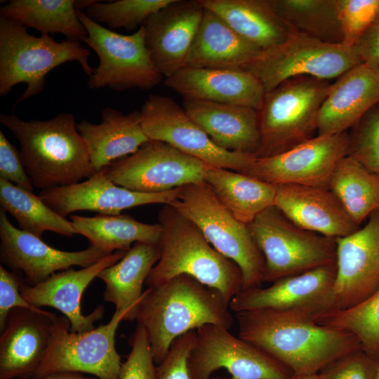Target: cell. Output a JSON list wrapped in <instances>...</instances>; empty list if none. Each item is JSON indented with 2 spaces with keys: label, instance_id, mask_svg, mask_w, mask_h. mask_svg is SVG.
<instances>
[{
  "label": "cell",
  "instance_id": "1",
  "mask_svg": "<svg viewBox=\"0 0 379 379\" xmlns=\"http://www.w3.org/2000/svg\"><path fill=\"white\" fill-rule=\"evenodd\" d=\"M239 337L288 368L293 375L318 373L326 366L361 348L349 332L300 315L270 310L236 313Z\"/></svg>",
  "mask_w": 379,
  "mask_h": 379
},
{
  "label": "cell",
  "instance_id": "2",
  "mask_svg": "<svg viewBox=\"0 0 379 379\" xmlns=\"http://www.w3.org/2000/svg\"><path fill=\"white\" fill-rule=\"evenodd\" d=\"M229 309L218 291L181 274L144 291L135 320L146 330L158 365L180 335L209 324L230 328L233 317Z\"/></svg>",
  "mask_w": 379,
  "mask_h": 379
},
{
  "label": "cell",
  "instance_id": "3",
  "mask_svg": "<svg viewBox=\"0 0 379 379\" xmlns=\"http://www.w3.org/2000/svg\"><path fill=\"white\" fill-rule=\"evenodd\" d=\"M0 122L18 140L34 187L44 190L72 185L95 173L72 114L61 112L48 120L28 121L1 114Z\"/></svg>",
  "mask_w": 379,
  "mask_h": 379
},
{
  "label": "cell",
  "instance_id": "4",
  "mask_svg": "<svg viewBox=\"0 0 379 379\" xmlns=\"http://www.w3.org/2000/svg\"><path fill=\"white\" fill-rule=\"evenodd\" d=\"M158 219L162 228L158 242L160 258L145 284L152 287L185 274L218 291L230 304L243 289L239 266L218 251L197 226L171 205H164Z\"/></svg>",
  "mask_w": 379,
  "mask_h": 379
},
{
  "label": "cell",
  "instance_id": "5",
  "mask_svg": "<svg viewBox=\"0 0 379 379\" xmlns=\"http://www.w3.org/2000/svg\"><path fill=\"white\" fill-rule=\"evenodd\" d=\"M90 50L72 39L56 41L49 34L36 36L15 21L0 15V95L18 84L27 88L15 105L44 91L46 76L63 63L77 61L90 77L94 69Z\"/></svg>",
  "mask_w": 379,
  "mask_h": 379
},
{
  "label": "cell",
  "instance_id": "6",
  "mask_svg": "<svg viewBox=\"0 0 379 379\" xmlns=\"http://www.w3.org/2000/svg\"><path fill=\"white\" fill-rule=\"evenodd\" d=\"M331 84L327 80L300 76L266 92L258 111V157L281 153L314 138L318 114Z\"/></svg>",
  "mask_w": 379,
  "mask_h": 379
},
{
  "label": "cell",
  "instance_id": "7",
  "mask_svg": "<svg viewBox=\"0 0 379 379\" xmlns=\"http://www.w3.org/2000/svg\"><path fill=\"white\" fill-rule=\"evenodd\" d=\"M170 205L194 223L218 251L239 266L243 289L261 286L265 260L247 225L230 212L204 180L180 187L178 196Z\"/></svg>",
  "mask_w": 379,
  "mask_h": 379
},
{
  "label": "cell",
  "instance_id": "8",
  "mask_svg": "<svg viewBox=\"0 0 379 379\" xmlns=\"http://www.w3.org/2000/svg\"><path fill=\"white\" fill-rule=\"evenodd\" d=\"M265 260L264 281L335 263L336 241L305 230L272 206L247 225Z\"/></svg>",
  "mask_w": 379,
  "mask_h": 379
},
{
  "label": "cell",
  "instance_id": "9",
  "mask_svg": "<svg viewBox=\"0 0 379 379\" xmlns=\"http://www.w3.org/2000/svg\"><path fill=\"white\" fill-rule=\"evenodd\" d=\"M133 308L115 311L110 321L91 331L75 333L65 316H58L49 347L33 379L62 372L85 373L98 379H118L121 357L115 347L119 324L133 321Z\"/></svg>",
  "mask_w": 379,
  "mask_h": 379
},
{
  "label": "cell",
  "instance_id": "10",
  "mask_svg": "<svg viewBox=\"0 0 379 379\" xmlns=\"http://www.w3.org/2000/svg\"><path fill=\"white\" fill-rule=\"evenodd\" d=\"M363 63L355 46L329 44L297 32L281 44L262 52L243 69L254 75L265 93L291 78H338Z\"/></svg>",
  "mask_w": 379,
  "mask_h": 379
},
{
  "label": "cell",
  "instance_id": "11",
  "mask_svg": "<svg viewBox=\"0 0 379 379\" xmlns=\"http://www.w3.org/2000/svg\"><path fill=\"white\" fill-rule=\"evenodd\" d=\"M77 15L87 33L84 42L99 58L88 81L89 88L148 90L162 81L145 45L144 25L133 34L125 35L94 22L84 11H77Z\"/></svg>",
  "mask_w": 379,
  "mask_h": 379
},
{
  "label": "cell",
  "instance_id": "12",
  "mask_svg": "<svg viewBox=\"0 0 379 379\" xmlns=\"http://www.w3.org/2000/svg\"><path fill=\"white\" fill-rule=\"evenodd\" d=\"M220 368L232 379H291L293 372L253 344L232 335L229 328L206 324L196 330L187 358L190 379H211Z\"/></svg>",
  "mask_w": 379,
  "mask_h": 379
},
{
  "label": "cell",
  "instance_id": "13",
  "mask_svg": "<svg viewBox=\"0 0 379 379\" xmlns=\"http://www.w3.org/2000/svg\"><path fill=\"white\" fill-rule=\"evenodd\" d=\"M140 114L142 130L149 140L166 142L208 166L244 173L256 157L218 146L169 97L149 95Z\"/></svg>",
  "mask_w": 379,
  "mask_h": 379
},
{
  "label": "cell",
  "instance_id": "14",
  "mask_svg": "<svg viewBox=\"0 0 379 379\" xmlns=\"http://www.w3.org/2000/svg\"><path fill=\"white\" fill-rule=\"evenodd\" d=\"M202 161L173 146L149 140L134 153L102 169L116 185L142 193H160L204 181Z\"/></svg>",
  "mask_w": 379,
  "mask_h": 379
},
{
  "label": "cell",
  "instance_id": "15",
  "mask_svg": "<svg viewBox=\"0 0 379 379\" xmlns=\"http://www.w3.org/2000/svg\"><path fill=\"white\" fill-rule=\"evenodd\" d=\"M335 275L334 263L280 279L266 288L242 289L232 298L229 307L236 313L270 310L300 315L317 322L336 310Z\"/></svg>",
  "mask_w": 379,
  "mask_h": 379
},
{
  "label": "cell",
  "instance_id": "16",
  "mask_svg": "<svg viewBox=\"0 0 379 379\" xmlns=\"http://www.w3.org/2000/svg\"><path fill=\"white\" fill-rule=\"evenodd\" d=\"M348 152L347 132L318 135L281 153L255 157L244 174L274 185L327 187L337 163Z\"/></svg>",
  "mask_w": 379,
  "mask_h": 379
},
{
  "label": "cell",
  "instance_id": "17",
  "mask_svg": "<svg viewBox=\"0 0 379 379\" xmlns=\"http://www.w3.org/2000/svg\"><path fill=\"white\" fill-rule=\"evenodd\" d=\"M0 260L20 272L31 286L74 266L86 267L112 253L91 245L78 251L56 249L41 238L14 227L6 212L0 209Z\"/></svg>",
  "mask_w": 379,
  "mask_h": 379
},
{
  "label": "cell",
  "instance_id": "18",
  "mask_svg": "<svg viewBox=\"0 0 379 379\" xmlns=\"http://www.w3.org/2000/svg\"><path fill=\"white\" fill-rule=\"evenodd\" d=\"M336 241V310L354 307L379 288V210L362 228Z\"/></svg>",
  "mask_w": 379,
  "mask_h": 379
},
{
  "label": "cell",
  "instance_id": "19",
  "mask_svg": "<svg viewBox=\"0 0 379 379\" xmlns=\"http://www.w3.org/2000/svg\"><path fill=\"white\" fill-rule=\"evenodd\" d=\"M180 187L160 193H142L114 183L104 171L95 173L78 183L41 190L39 197L63 218L79 211H90L102 215H119L121 211L139 206L170 204L179 194Z\"/></svg>",
  "mask_w": 379,
  "mask_h": 379
},
{
  "label": "cell",
  "instance_id": "20",
  "mask_svg": "<svg viewBox=\"0 0 379 379\" xmlns=\"http://www.w3.org/2000/svg\"><path fill=\"white\" fill-rule=\"evenodd\" d=\"M204 11L199 0H173L145 22L147 49L166 79L185 67Z\"/></svg>",
  "mask_w": 379,
  "mask_h": 379
},
{
  "label": "cell",
  "instance_id": "21",
  "mask_svg": "<svg viewBox=\"0 0 379 379\" xmlns=\"http://www.w3.org/2000/svg\"><path fill=\"white\" fill-rule=\"evenodd\" d=\"M126 252L116 251L88 267L58 272L34 286L27 284L23 278L21 294L37 307L48 306L59 310L69 320L72 332L91 331L95 328V322L102 317L105 307L99 305L91 313L84 314L81 308L82 295L102 270L118 262Z\"/></svg>",
  "mask_w": 379,
  "mask_h": 379
},
{
  "label": "cell",
  "instance_id": "22",
  "mask_svg": "<svg viewBox=\"0 0 379 379\" xmlns=\"http://www.w3.org/2000/svg\"><path fill=\"white\" fill-rule=\"evenodd\" d=\"M58 315L14 308L0 335V379H33L51 343Z\"/></svg>",
  "mask_w": 379,
  "mask_h": 379
},
{
  "label": "cell",
  "instance_id": "23",
  "mask_svg": "<svg viewBox=\"0 0 379 379\" xmlns=\"http://www.w3.org/2000/svg\"><path fill=\"white\" fill-rule=\"evenodd\" d=\"M274 206L298 227L328 238L344 237L359 228L327 187L276 185Z\"/></svg>",
  "mask_w": 379,
  "mask_h": 379
},
{
  "label": "cell",
  "instance_id": "24",
  "mask_svg": "<svg viewBox=\"0 0 379 379\" xmlns=\"http://www.w3.org/2000/svg\"><path fill=\"white\" fill-rule=\"evenodd\" d=\"M165 85L184 99L242 105L260 110L265 89L244 69L184 67Z\"/></svg>",
  "mask_w": 379,
  "mask_h": 379
},
{
  "label": "cell",
  "instance_id": "25",
  "mask_svg": "<svg viewBox=\"0 0 379 379\" xmlns=\"http://www.w3.org/2000/svg\"><path fill=\"white\" fill-rule=\"evenodd\" d=\"M378 102L379 74L364 62L351 68L331 84L318 114V135L346 132Z\"/></svg>",
  "mask_w": 379,
  "mask_h": 379
},
{
  "label": "cell",
  "instance_id": "26",
  "mask_svg": "<svg viewBox=\"0 0 379 379\" xmlns=\"http://www.w3.org/2000/svg\"><path fill=\"white\" fill-rule=\"evenodd\" d=\"M182 107L220 147L258 157L260 149L258 110L188 99H184Z\"/></svg>",
  "mask_w": 379,
  "mask_h": 379
},
{
  "label": "cell",
  "instance_id": "27",
  "mask_svg": "<svg viewBox=\"0 0 379 379\" xmlns=\"http://www.w3.org/2000/svg\"><path fill=\"white\" fill-rule=\"evenodd\" d=\"M100 115L101 122L98 124L86 120L77 124L95 173L134 153L149 140L142 130L140 111L125 114L107 107Z\"/></svg>",
  "mask_w": 379,
  "mask_h": 379
},
{
  "label": "cell",
  "instance_id": "28",
  "mask_svg": "<svg viewBox=\"0 0 379 379\" xmlns=\"http://www.w3.org/2000/svg\"><path fill=\"white\" fill-rule=\"evenodd\" d=\"M262 50L205 8L185 67L243 69Z\"/></svg>",
  "mask_w": 379,
  "mask_h": 379
},
{
  "label": "cell",
  "instance_id": "29",
  "mask_svg": "<svg viewBox=\"0 0 379 379\" xmlns=\"http://www.w3.org/2000/svg\"><path fill=\"white\" fill-rule=\"evenodd\" d=\"M234 31L262 51L275 47L295 31L277 15L269 0H199Z\"/></svg>",
  "mask_w": 379,
  "mask_h": 379
},
{
  "label": "cell",
  "instance_id": "30",
  "mask_svg": "<svg viewBox=\"0 0 379 379\" xmlns=\"http://www.w3.org/2000/svg\"><path fill=\"white\" fill-rule=\"evenodd\" d=\"M160 258L158 244L135 242L121 259L98 276L105 284L103 298L115 311L135 309L141 300L142 286Z\"/></svg>",
  "mask_w": 379,
  "mask_h": 379
},
{
  "label": "cell",
  "instance_id": "31",
  "mask_svg": "<svg viewBox=\"0 0 379 379\" xmlns=\"http://www.w3.org/2000/svg\"><path fill=\"white\" fill-rule=\"evenodd\" d=\"M204 180L230 212L246 225L274 206L276 185L246 174L207 166Z\"/></svg>",
  "mask_w": 379,
  "mask_h": 379
},
{
  "label": "cell",
  "instance_id": "32",
  "mask_svg": "<svg viewBox=\"0 0 379 379\" xmlns=\"http://www.w3.org/2000/svg\"><path fill=\"white\" fill-rule=\"evenodd\" d=\"M70 221L77 234L87 238L91 245L109 253L127 251L135 242L158 244L162 231L159 223H144L127 214L71 215Z\"/></svg>",
  "mask_w": 379,
  "mask_h": 379
},
{
  "label": "cell",
  "instance_id": "33",
  "mask_svg": "<svg viewBox=\"0 0 379 379\" xmlns=\"http://www.w3.org/2000/svg\"><path fill=\"white\" fill-rule=\"evenodd\" d=\"M74 0H12L0 8V15L32 27L43 35L60 33L67 39L84 41L85 27L80 22Z\"/></svg>",
  "mask_w": 379,
  "mask_h": 379
},
{
  "label": "cell",
  "instance_id": "34",
  "mask_svg": "<svg viewBox=\"0 0 379 379\" xmlns=\"http://www.w3.org/2000/svg\"><path fill=\"white\" fill-rule=\"evenodd\" d=\"M327 187L359 226L379 210V175L348 154L337 163Z\"/></svg>",
  "mask_w": 379,
  "mask_h": 379
},
{
  "label": "cell",
  "instance_id": "35",
  "mask_svg": "<svg viewBox=\"0 0 379 379\" xmlns=\"http://www.w3.org/2000/svg\"><path fill=\"white\" fill-rule=\"evenodd\" d=\"M0 205L15 219L19 229L39 238L46 231L65 237L77 234L72 222L55 213L39 196L2 178Z\"/></svg>",
  "mask_w": 379,
  "mask_h": 379
},
{
  "label": "cell",
  "instance_id": "36",
  "mask_svg": "<svg viewBox=\"0 0 379 379\" xmlns=\"http://www.w3.org/2000/svg\"><path fill=\"white\" fill-rule=\"evenodd\" d=\"M293 31L329 44H342L337 0H269Z\"/></svg>",
  "mask_w": 379,
  "mask_h": 379
},
{
  "label": "cell",
  "instance_id": "37",
  "mask_svg": "<svg viewBox=\"0 0 379 379\" xmlns=\"http://www.w3.org/2000/svg\"><path fill=\"white\" fill-rule=\"evenodd\" d=\"M317 323L352 333L364 351L379 358V288L360 304L333 311Z\"/></svg>",
  "mask_w": 379,
  "mask_h": 379
},
{
  "label": "cell",
  "instance_id": "38",
  "mask_svg": "<svg viewBox=\"0 0 379 379\" xmlns=\"http://www.w3.org/2000/svg\"><path fill=\"white\" fill-rule=\"evenodd\" d=\"M173 0H118L109 2L94 1L84 11L94 22L109 29L128 30L140 27L153 14Z\"/></svg>",
  "mask_w": 379,
  "mask_h": 379
},
{
  "label": "cell",
  "instance_id": "39",
  "mask_svg": "<svg viewBox=\"0 0 379 379\" xmlns=\"http://www.w3.org/2000/svg\"><path fill=\"white\" fill-rule=\"evenodd\" d=\"M348 155L379 175V102L352 127Z\"/></svg>",
  "mask_w": 379,
  "mask_h": 379
},
{
  "label": "cell",
  "instance_id": "40",
  "mask_svg": "<svg viewBox=\"0 0 379 379\" xmlns=\"http://www.w3.org/2000/svg\"><path fill=\"white\" fill-rule=\"evenodd\" d=\"M337 6L342 44L353 46L374 24L379 12V0H337Z\"/></svg>",
  "mask_w": 379,
  "mask_h": 379
},
{
  "label": "cell",
  "instance_id": "41",
  "mask_svg": "<svg viewBox=\"0 0 379 379\" xmlns=\"http://www.w3.org/2000/svg\"><path fill=\"white\" fill-rule=\"evenodd\" d=\"M128 344L131 351L121 364L118 379H157L150 341L142 326L137 324Z\"/></svg>",
  "mask_w": 379,
  "mask_h": 379
},
{
  "label": "cell",
  "instance_id": "42",
  "mask_svg": "<svg viewBox=\"0 0 379 379\" xmlns=\"http://www.w3.org/2000/svg\"><path fill=\"white\" fill-rule=\"evenodd\" d=\"M379 358L362 348L347 353L323 368L320 379H375Z\"/></svg>",
  "mask_w": 379,
  "mask_h": 379
},
{
  "label": "cell",
  "instance_id": "43",
  "mask_svg": "<svg viewBox=\"0 0 379 379\" xmlns=\"http://www.w3.org/2000/svg\"><path fill=\"white\" fill-rule=\"evenodd\" d=\"M196 330L187 332L172 343L164 359L157 366V379H190L187 358L193 346ZM211 379H232L231 377H215Z\"/></svg>",
  "mask_w": 379,
  "mask_h": 379
},
{
  "label": "cell",
  "instance_id": "44",
  "mask_svg": "<svg viewBox=\"0 0 379 379\" xmlns=\"http://www.w3.org/2000/svg\"><path fill=\"white\" fill-rule=\"evenodd\" d=\"M23 275L16 271H8L0 265V331L4 328L9 312L14 308H25L37 312L46 310L29 303L21 294L20 285Z\"/></svg>",
  "mask_w": 379,
  "mask_h": 379
},
{
  "label": "cell",
  "instance_id": "45",
  "mask_svg": "<svg viewBox=\"0 0 379 379\" xmlns=\"http://www.w3.org/2000/svg\"><path fill=\"white\" fill-rule=\"evenodd\" d=\"M0 178L33 192V183L18 151L0 131Z\"/></svg>",
  "mask_w": 379,
  "mask_h": 379
},
{
  "label": "cell",
  "instance_id": "46",
  "mask_svg": "<svg viewBox=\"0 0 379 379\" xmlns=\"http://www.w3.org/2000/svg\"><path fill=\"white\" fill-rule=\"evenodd\" d=\"M354 46L363 62L379 74V25L373 24Z\"/></svg>",
  "mask_w": 379,
  "mask_h": 379
},
{
  "label": "cell",
  "instance_id": "47",
  "mask_svg": "<svg viewBox=\"0 0 379 379\" xmlns=\"http://www.w3.org/2000/svg\"><path fill=\"white\" fill-rule=\"evenodd\" d=\"M43 379H98L95 377H86L81 373L62 372L49 375Z\"/></svg>",
  "mask_w": 379,
  "mask_h": 379
},
{
  "label": "cell",
  "instance_id": "48",
  "mask_svg": "<svg viewBox=\"0 0 379 379\" xmlns=\"http://www.w3.org/2000/svg\"><path fill=\"white\" fill-rule=\"evenodd\" d=\"M291 379H320L318 374L293 375Z\"/></svg>",
  "mask_w": 379,
  "mask_h": 379
},
{
  "label": "cell",
  "instance_id": "49",
  "mask_svg": "<svg viewBox=\"0 0 379 379\" xmlns=\"http://www.w3.org/2000/svg\"><path fill=\"white\" fill-rule=\"evenodd\" d=\"M375 379H379V365H378V370H377V372H376V374H375Z\"/></svg>",
  "mask_w": 379,
  "mask_h": 379
},
{
  "label": "cell",
  "instance_id": "50",
  "mask_svg": "<svg viewBox=\"0 0 379 379\" xmlns=\"http://www.w3.org/2000/svg\"><path fill=\"white\" fill-rule=\"evenodd\" d=\"M374 24H378V25H379V12H378L377 18H376V20H375Z\"/></svg>",
  "mask_w": 379,
  "mask_h": 379
}]
</instances>
